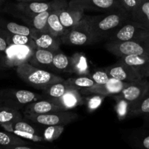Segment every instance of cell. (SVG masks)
<instances>
[{
	"instance_id": "cell-1",
	"label": "cell",
	"mask_w": 149,
	"mask_h": 149,
	"mask_svg": "<svg viewBox=\"0 0 149 149\" xmlns=\"http://www.w3.org/2000/svg\"><path fill=\"white\" fill-rule=\"evenodd\" d=\"M130 18V15L124 8L107 12L100 15L89 16L93 43L109 39Z\"/></svg>"
},
{
	"instance_id": "cell-2",
	"label": "cell",
	"mask_w": 149,
	"mask_h": 149,
	"mask_svg": "<svg viewBox=\"0 0 149 149\" xmlns=\"http://www.w3.org/2000/svg\"><path fill=\"white\" fill-rule=\"evenodd\" d=\"M16 73L23 81L40 90L55 83L65 81L62 77L49 71L33 66L29 62L16 67Z\"/></svg>"
},
{
	"instance_id": "cell-3",
	"label": "cell",
	"mask_w": 149,
	"mask_h": 149,
	"mask_svg": "<svg viewBox=\"0 0 149 149\" xmlns=\"http://www.w3.org/2000/svg\"><path fill=\"white\" fill-rule=\"evenodd\" d=\"M105 47L109 52L119 58L135 55H146L149 57V34L135 40L108 42Z\"/></svg>"
},
{
	"instance_id": "cell-4",
	"label": "cell",
	"mask_w": 149,
	"mask_h": 149,
	"mask_svg": "<svg viewBox=\"0 0 149 149\" xmlns=\"http://www.w3.org/2000/svg\"><path fill=\"white\" fill-rule=\"evenodd\" d=\"M40 98L41 95L29 90L6 89L0 91V100L2 104L17 110Z\"/></svg>"
},
{
	"instance_id": "cell-5",
	"label": "cell",
	"mask_w": 149,
	"mask_h": 149,
	"mask_svg": "<svg viewBox=\"0 0 149 149\" xmlns=\"http://www.w3.org/2000/svg\"><path fill=\"white\" fill-rule=\"evenodd\" d=\"M60 39L62 43L67 45L82 46L93 43L90 31L89 16H84L80 21L71 28Z\"/></svg>"
},
{
	"instance_id": "cell-6",
	"label": "cell",
	"mask_w": 149,
	"mask_h": 149,
	"mask_svg": "<svg viewBox=\"0 0 149 149\" xmlns=\"http://www.w3.org/2000/svg\"><path fill=\"white\" fill-rule=\"evenodd\" d=\"M24 119L42 125V126H55V125H66L77 120L78 115L67 111L51 112L43 114L24 115Z\"/></svg>"
},
{
	"instance_id": "cell-7",
	"label": "cell",
	"mask_w": 149,
	"mask_h": 149,
	"mask_svg": "<svg viewBox=\"0 0 149 149\" xmlns=\"http://www.w3.org/2000/svg\"><path fill=\"white\" fill-rule=\"evenodd\" d=\"M42 125L33 123L24 119L15 122L12 125L7 132H13L23 139L33 143L45 142L42 136Z\"/></svg>"
},
{
	"instance_id": "cell-8",
	"label": "cell",
	"mask_w": 149,
	"mask_h": 149,
	"mask_svg": "<svg viewBox=\"0 0 149 149\" xmlns=\"http://www.w3.org/2000/svg\"><path fill=\"white\" fill-rule=\"evenodd\" d=\"M36 47L10 45L4 53V68L17 67L29 62Z\"/></svg>"
},
{
	"instance_id": "cell-9",
	"label": "cell",
	"mask_w": 149,
	"mask_h": 149,
	"mask_svg": "<svg viewBox=\"0 0 149 149\" xmlns=\"http://www.w3.org/2000/svg\"><path fill=\"white\" fill-rule=\"evenodd\" d=\"M149 34V30L138 27L130 18L119 28L109 39L108 42H127L135 40Z\"/></svg>"
},
{
	"instance_id": "cell-10",
	"label": "cell",
	"mask_w": 149,
	"mask_h": 149,
	"mask_svg": "<svg viewBox=\"0 0 149 149\" xmlns=\"http://www.w3.org/2000/svg\"><path fill=\"white\" fill-rule=\"evenodd\" d=\"M149 90V81L142 79L134 82L129 83L127 86L119 94L113 95L115 99H124L132 106L139 101ZM130 106V107H131Z\"/></svg>"
},
{
	"instance_id": "cell-11",
	"label": "cell",
	"mask_w": 149,
	"mask_h": 149,
	"mask_svg": "<svg viewBox=\"0 0 149 149\" xmlns=\"http://www.w3.org/2000/svg\"><path fill=\"white\" fill-rule=\"evenodd\" d=\"M84 9L76 0H71L60 13V20L63 26L69 30L84 17Z\"/></svg>"
},
{
	"instance_id": "cell-12",
	"label": "cell",
	"mask_w": 149,
	"mask_h": 149,
	"mask_svg": "<svg viewBox=\"0 0 149 149\" xmlns=\"http://www.w3.org/2000/svg\"><path fill=\"white\" fill-rule=\"evenodd\" d=\"M129 84L127 82L119 81L111 77L106 84H96L94 87L90 88L83 89L79 90L80 93L84 95H102L104 96H113L120 93Z\"/></svg>"
},
{
	"instance_id": "cell-13",
	"label": "cell",
	"mask_w": 149,
	"mask_h": 149,
	"mask_svg": "<svg viewBox=\"0 0 149 149\" xmlns=\"http://www.w3.org/2000/svg\"><path fill=\"white\" fill-rule=\"evenodd\" d=\"M104 70L111 78L124 82L131 83L142 79L134 71L133 68L120 61L113 65L107 67Z\"/></svg>"
},
{
	"instance_id": "cell-14",
	"label": "cell",
	"mask_w": 149,
	"mask_h": 149,
	"mask_svg": "<svg viewBox=\"0 0 149 149\" xmlns=\"http://www.w3.org/2000/svg\"><path fill=\"white\" fill-rule=\"evenodd\" d=\"M68 3L65 0H58V2L56 3L52 13H50L48 17L47 23L48 27H49V32L55 37L61 38L68 31V30L62 25L59 17L61 10Z\"/></svg>"
},
{
	"instance_id": "cell-15",
	"label": "cell",
	"mask_w": 149,
	"mask_h": 149,
	"mask_svg": "<svg viewBox=\"0 0 149 149\" xmlns=\"http://www.w3.org/2000/svg\"><path fill=\"white\" fill-rule=\"evenodd\" d=\"M119 61L133 68L141 79H147L149 77V57L148 55H127L119 58Z\"/></svg>"
},
{
	"instance_id": "cell-16",
	"label": "cell",
	"mask_w": 149,
	"mask_h": 149,
	"mask_svg": "<svg viewBox=\"0 0 149 149\" xmlns=\"http://www.w3.org/2000/svg\"><path fill=\"white\" fill-rule=\"evenodd\" d=\"M54 0L51 1H27L19 2L15 5V9L24 17L31 18L36 15L47 11L52 7Z\"/></svg>"
},
{
	"instance_id": "cell-17",
	"label": "cell",
	"mask_w": 149,
	"mask_h": 149,
	"mask_svg": "<svg viewBox=\"0 0 149 149\" xmlns=\"http://www.w3.org/2000/svg\"><path fill=\"white\" fill-rule=\"evenodd\" d=\"M55 52L48 49L36 48L33 51L29 63L33 66L46 71L53 70L52 61H53Z\"/></svg>"
},
{
	"instance_id": "cell-18",
	"label": "cell",
	"mask_w": 149,
	"mask_h": 149,
	"mask_svg": "<svg viewBox=\"0 0 149 149\" xmlns=\"http://www.w3.org/2000/svg\"><path fill=\"white\" fill-rule=\"evenodd\" d=\"M84 10L110 12L123 8L120 1L118 0H76Z\"/></svg>"
},
{
	"instance_id": "cell-19",
	"label": "cell",
	"mask_w": 149,
	"mask_h": 149,
	"mask_svg": "<svg viewBox=\"0 0 149 149\" xmlns=\"http://www.w3.org/2000/svg\"><path fill=\"white\" fill-rule=\"evenodd\" d=\"M64 111L61 107L48 100H39L29 103L23 108V115L43 114Z\"/></svg>"
},
{
	"instance_id": "cell-20",
	"label": "cell",
	"mask_w": 149,
	"mask_h": 149,
	"mask_svg": "<svg viewBox=\"0 0 149 149\" xmlns=\"http://www.w3.org/2000/svg\"><path fill=\"white\" fill-rule=\"evenodd\" d=\"M82 103H84V98L81 97L79 90L69 88L61 98L55 101V104L59 106L64 111H68L75 109Z\"/></svg>"
},
{
	"instance_id": "cell-21",
	"label": "cell",
	"mask_w": 149,
	"mask_h": 149,
	"mask_svg": "<svg viewBox=\"0 0 149 149\" xmlns=\"http://www.w3.org/2000/svg\"><path fill=\"white\" fill-rule=\"evenodd\" d=\"M23 119V114L17 109L3 104L0 106V125L5 131H8L13 123Z\"/></svg>"
},
{
	"instance_id": "cell-22",
	"label": "cell",
	"mask_w": 149,
	"mask_h": 149,
	"mask_svg": "<svg viewBox=\"0 0 149 149\" xmlns=\"http://www.w3.org/2000/svg\"><path fill=\"white\" fill-rule=\"evenodd\" d=\"M130 19L138 27L149 30V0H143L130 14Z\"/></svg>"
},
{
	"instance_id": "cell-23",
	"label": "cell",
	"mask_w": 149,
	"mask_h": 149,
	"mask_svg": "<svg viewBox=\"0 0 149 149\" xmlns=\"http://www.w3.org/2000/svg\"><path fill=\"white\" fill-rule=\"evenodd\" d=\"M36 48L55 51L59 50L61 41L58 37L52 36L49 33H41L38 31L36 36L33 38Z\"/></svg>"
},
{
	"instance_id": "cell-24",
	"label": "cell",
	"mask_w": 149,
	"mask_h": 149,
	"mask_svg": "<svg viewBox=\"0 0 149 149\" xmlns=\"http://www.w3.org/2000/svg\"><path fill=\"white\" fill-rule=\"evenodd\" d=\"M57 2H58V0H54L53 5L49 10L42 12V13L35 15L34 17L29 18L30 20L28 21L27 23H29L30 27L33 28V29H35L37 31L41 32V33H49L47 23L48 17H49L50 13H52V10H53L54 7Z\"/></svg>"
},
{
	"instance_id": "cell-25",
	"label": "cell",
	"mask_w": 149,
	"mask_h": 149,
	"mask_svg": "<svg viewBox=\"0 0 149 149\" xmlns=\"http://www.w3.org/2000/svg\"><path fill=\"white\" fill-rule=\"evenodd\" d=\"M0 28L4 29L12 34L26 35V36H31L32 38L34 37L38 33L37 31L30 26L20 25L12 21H0Z\"/></svg>"
},
{
	"instance_id": "cell-26",
	"label": "cell",
	"mask_w": 149,
	"mask_h": 149,
	"mask_svg": "<svg viewBox=\"0 0 149 149\" xmlns=\"http://www.w3.org/2000/svg\"><path fill=\"white\" fill-rule=\"evenodd\" d=\"M68 87L65 81L55 83L42 89L46 99L55 103V101L61 98L68 90Z\"/></svg>"
},
{
	"instance_id": "cell-27",
	"label": "cell",
	"mask_w": 149,
	"mask_h": 149,
	"mask_svg": "<svg viewBox=\"0 0 149 149\" xmlns=\"http://www.w3.org/2000/svg\"><path fill=\"white\" fill-rule=\"evenodd\" d=\"M127 142L135 149H149V131H137L127 136Z\"/></svg>"
},
{
	"instance_id": "cell-28",
	"label": "cell",
	"mask_w": 149,
	"mask_h": 149,
	"mask_svg": "<svg viewBox=\"0 0 149 149\" xmlns=\"http://www.w3.org/2000/svg\"><path fill=\"white\" fill-rule=\"evenodd\" d=\"M73 74L77 76H89L90 74L87 59L82 53H76L71 57Z\"/></svg>"
},
{
	"instance_id": "cell-29",
	"label": "cell",
	"mask_w": 149,
	"mask_h": 149,
	"mask_svg": "<svg viewBox=\"0 0 149 149\" xmlns=\"http://www.w3.org/2000/svg\"><path fill=\"white\" fill-rule=\"evenodd\" d=\"M53 71L58 72L72 73L71 57L67 56L60 50L55 51L52 61Z\"/></svg>"
},
{
	"instance_id": "cell-30",
	"label": "cell",
	"mask_w": 149,
	"mask_h": 149,
	"mask_svg": "<svg viewBox=\"0 0 149 149\" xmlns=\"http://www.w3.org/2000/svg\"><path fill=\"white\" fill-rule=\"evenodd\" d=\"M68 88L81 90L90 88L96 85L95 82L89 76H78L77 77L70 78L65 80Z\"/></svg>"
},
{
	"instance_id": "cell-31",
	"label": "cell",
	"mask_w": 149,
	"mask_h": 149,
	"mask_svg": "<svg viewBox=\"0 0 149 149\" xmlns=\"http://www.w3.org/2000/svg\"><path fill=\"white\" fill-rule=\"evenodd\" d=\"M31 143L23 139L15 134L10 132H1L0 131V146H10L30 145Z\"/></svg>"
},
{
	"instance_id": "cell-32",
	"label": "cell",
	"mask_w": 149,
	"mask_h": 149,
	"mask_svg": "<svg viewBox=\"0 0 149 149\" xmlns=\"http://www.w3.org/2000/svg\"><path fill=\"white\" fill-rule=\"evenodd\" d=\"M65 130V125L42 127V136L45 142L52 143L60 138Z\"/></svg>"
},
{
	"instance_id": "cell-33",
	"label": "cell",
	"mask_w": 149,
	"mask_h": 149,
	"mask_svg": "<svg viewBox=\"0 0 149 149\" xmlns=\"http://www.w3.org/2000/svg\"><path fill=\"white\" fill-rule=\"evenodd\" d=\"M144 114H149V90L139 101L131 106L129 113L130 116Z\"/></svg>"
},
{
	"instance_id": "cell-34",
	"label": "cell",
	"mask_w": 149,
	"mask_h": 149,
	"mask_svg": "<svg viewBox=\"0 0 149 149\" xmlns=\"http://www.w3.org/2000/svg\"><path fill=\"white\" fill-rule=\"evenodd\" d=\"M8 42L10 45H31V46L36 47L33 38L30 36H26V35L12 34L9 33Z\"/></svg>"
},
{
	"instance_id": "cell-35",
	"label": "cell",
	"mask_w": 149,
	"mask_h": 149,
	"mask_svg": "<svg viewBox=\"0 0 149 149\" xmlns=\"http://www.w3.org/2000/svg\"><path fill=\"white\" fill-rule=\"evenodd\" d=\"M105 97L106 96L102 95H90L84 97V103L86 102L87 109L93 111L100 107Z\"/></svg>"
},
{
	"instance_id": "cell-36",
	"label": "cell",
	"mask_w": 149,
	"mask_h": 149,
	"mask_svg": "<svg viewBox=\"0 0 149 149\" xmlns=\"http://www.w3.org/2000/svg\"><path fill=\"white\" fill-rule=\"evenodd\" d=\"M116 112L120 120L124 119L127 116L129 115L130 110V103L124 99H116Z\"/></svg>"
},
{
	"instance_id": "cell-37",
	"label": "cell",
	"mask_w": 149,
	"mask_h": 149,
	"mask_svg": "<svg viewBox=\"0 0 149 149\" xmlns=\"http://www.w3.org/2000/svg\"><path fill=\"white\" fill-rule=\"evenodd\" d=\"M89 77L95 82L96 84H106L111 79V77L105 70H97L93 74H90Z\"/></svg>"
},
{
	"instance_id": "cell-38",
	"label": "cell",
	"mask_w": 149,
	"mask_h": 149,
	"mask_svg": "<svg viewBox=\"0 0 149 149\" xmlns=\"http://www.w3.org/2000/svg\"><path fill=\"white\" fill-rule=\"evenodd\" d=\"M119 1L122 4V7L126 11H127L130 15L131 13L140 5L143 0H119Z\"/></svg>"
},
{
	"instance_id": "cell-39",
	"label": "cell",
	"mask_w": 149,
	"mask_h": 149,
	"mask_svg": "<svg viewBox=\"0 0 149 149\" xmlns=\"http://www.w3.org/2000/svg\"><path fill=\"white\" fill-rule=\"evenodd\" d=\"M8 36L9 32L0 28V52L4 53L10 46L8 42Z\"/></svg>"
},
{
	"instance_id": "cell-40",
	"label": "cell",
	"mask_w": 149,
	"mask_h": 149,
	"mask_svg": "<svg viewBox=\"0 0 149 149\" xmlns=\"http://www.w3.org/2000/svg\"><path fill=\"white\" fill-rule=\"evenodd\" d=\"M0 149H51L41 146H31L30 145H20L10 146H0Z\"/></svg>"
},
{
	"instance_id": "cell-41",
	"label": "cell",
	"mask_w": 149,
	"mask_h": 149,
	"mask_svg": "<svg viewBox=\"0 0 149 149\" xmlns=\"http://www.w3.org/2000/svg\"><path fill=\"white\" fill-rule=\"evenodd\" d=\"M0 68H4V53L0 52Z\"/></svg>"
},
{
	"instance_id": "cell-42",
	"label": "cell",
	"mask_w": 149,
	"mask_h": 149,
	"mask_svg": "<svg viewBox=\"0 0 149 149\" xmlns=\"http://www.w3.org/2000/svg\"><path fill=\"white\" fill-rule=\"evenodd\" d=\"M16 1H19V2H27V1H45L46 0H16Z\"/></svg>"
},
{
	"instance_id": "cell-43",
	"label": "cell",
	"mask_w": 149,
	"mask_h": 149,
	"mask_svg": "<svg viewBox=\"0 0 149 149\" xmlns=\"http://www.w3.org/2000/svg\"><path fill=\"white\" fill-rule=\"evenodd\" d=\"M4 0H0V5H1V4H2L3 2H4Z\"/></svg>"
},
{
	"instance_id": "cell-44",
	"label": "cell",
	"mask_w": 149,
	"mask_h": 149,
	"mask_svg": "<svg viewBox=\"0 0 149 149\" xmlns=\"http://www.w3.org/2000/svg\"><path fill=\"white\" fill-rule=\"evenodd\" d=\"M1 105H2V102H1V100H0V106H1Z\"/></svg>"
}]
</instances>
